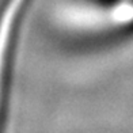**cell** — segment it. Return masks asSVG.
I'll list each match as a JSON object with an SVG mask.
<instances>
[{
	"mask_svg": "<svg viewBox=\"0 0 133 133\" xmlns=\"http://www.w3.org/2000/svg\"><path fill=\"white\" fill-rule=\"evenodd\" d=\"M27 0H3L0 4V114L5 98L10 54L16 34L18 22Z\"/></svg>",
	"mask_w": 133,
	"mask_h": 133,
	"instance_id": "obj_1",
	"label": "cell"
}]
</instances>
